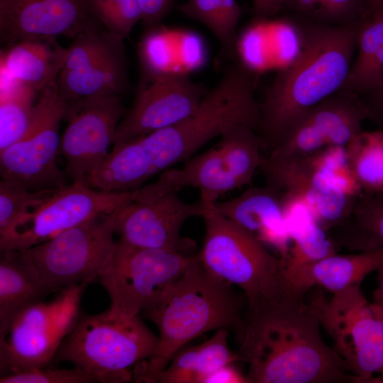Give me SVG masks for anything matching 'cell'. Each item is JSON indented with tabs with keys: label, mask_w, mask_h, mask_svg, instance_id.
I'll return each instance as SVG.
<instances>
[{
	"label": "cell",
	"mask_w": 383,
	"mask_h": 383,
	"mask_svg": "<svg viewBox=\"0 0 383 383\" xmlns=\"http://www.w3.org/2000/svg\"><path fill=\"white\" fill-rule=\"evenodd\" d=\"M320 322L296 292L247 311L238 353L248 383L356 382L346 362L323 341Z\"/></svg>",
	"instance_id": "obj_1"
},
{
	"label": "cell",
	"mask_w": 383,
	"mask_h": 383,
	"mask_svg": "<svg viewBox=\"0 0 383 383\" xmlns=\"http://www.w3.org/2000/svg\"><path fill=\"white\" fill-rule=\"evenodd\" d=\"M358 21L301 28L298 54L260 103L258 133L265 146L272 148L310 109L339 91L353 61Z\"/></svg>",
	"instance_id": "obj_2"
},
{
	"label": "cell",
	"mask_w": 383,
	"mask_h": 383,
	"mask_svg": "<svg viewBox=\"0 0 383 383\" xmlns=\"http://www.w3.org/2000/svg\"><path fill=\"white\" fill-rule=\"evenodd\" d=\"M245 306V295L208 270L194 253L182 274L142 314L157 327L158 342L154 355L133 367V380L165 369L178 350L206 332L233 330L240 342Z\"/></svg>",
	"instance_id": "obj_3"
},
{
	"label": "cell",
	"mask_w": 383,
	"mask_h": 383,
	"mask_svg": "<svg viewBox=\"0 0 383 383\" xmlns=\"http://www.w3.org/2000/svg\"><path fill=\"white\" fill-rule=\"evenodd\" d=\"M255 88L254 72L243 65H234L207 91L190 115L142 136L157 173L185 162L209 141L229 131L250 128L258 132L260 107Z\"/></svg>",
	"instance_id": "obj_4"
},
{
	"label": "cell",
	"mask_w": 383,
	"mask_h": 383,
	"mask_svg": "<svg viewBox=\"0 0 383 383\" xmlns=\"http://www.w3.org/2000/svg\"><path fill=\"white\" fill-rule=\"evenodd\" d=\"M205 226L199 257L211 273L237 286L247 299V311L277 302L293 292L282 258L272 254L248 231L205 204Z\"/></svg>",
	"instance_id": "obj_5"
},
{
	"label": "cell",
	"mask_w": 383,
	"mask_h": 383,
	"mask_svg": "<svg viewBox=\"0 0 383 383\" xmlns=\"http://www.w3.org/2000/svg\"><path fill=\"white\" fill-rule=\"evenodd\" d=\"M157 342L140 316L80 313L52 363L70 362L101 383L128 382L133 380L131 369L154 355Z\"/></svg>",
	"instance_id": "obj_6"
},
{
	"label": "cell",
	"mask_w": 383,
	"mask_h": 383,
	"mask_svg": "<svg viewBox=\"0 0 383 383\" xmlns=\"http://www.w3.org/2000/svg\"><path fill=\"white\" fill-rule=\"evenodd\" d=\"M259 169L268 184L284 196L304 202L326 231L340 224L361 192L343 146H328L290 160H273L262 155Z\"/></svg>",
	"instance_id": "obj_7"
},
{
	"label": "cell",
	"mask_w": 383,
	"mask_h": 383,
	"mask_svg": "<svg viewBox=\"0 0 383 383\" xmlns=\"http://www.w3.org/2000/svg\"><path fill=\"white\" fill-rule=\"evenodd\" d=\"M307 303L357 382H377L374 374L383 382V323L360 285L333 293L329 299L316 290Z\"/></svg>",
	"instance_id": "obj_8"
},
{
	"label": "cell",
	"mask_w": 383,
	"mask_h": 383,
	"mask_svg": "<svg viewBox=\"0 0 383 383\" xmlns=\"http://www.w3.org/2000/svg\"><path fill=\"white\" fill-rule=\"evenodd\" d=\"M194 253L128 246L117 241L98 277L110 298L109 313L140 316L184 272Z\"/></svg>",
	"instance_id": "obj_9"
},
{
	"label": "cell",
	"mask_w": 383,
	"mask_h": 383,
	"mask_svg": "<svg viewBox=\"0 0 383 383\" xmlns=\"http://www.w3.org/2000/svg\"><path fill=\"white\" fill-rule=\"evenodd\" d=\"M66 111L67 101L56 79L38 92L32 122L23 138L0 152L1 179L31 192L68 186L65 172L57 165L59 130Z\"/></svg>",
	"instance_id": "obj_10"
},
{
	"label": "cell",
	"mask_w": 383,
	"mask_h": 383,
	"mask_svg": "<svg viewBox=\"0 0 383 383\" xmlns=\"http://www.w3.org/2000/svg\"><path fill=\"white\" fill-rule=\"evenodd\" d=\"M116 212L94 216L27 249L41 279L60 292L98 279L117 244Z\"/></svg>",
	"instance_id": "obj_11"
},
{
	"label": "cell",
	"mask_w": 383,
	"mask_h": 383,
	"mask_svg": "<svg viewBox=\"0 0 383 383\" xmlns=\"http://www.w3.org/2000/svg\"><path fill=\"white\" fill-rule=\"evenodd\" d=\"M88 284L65 288L52 301L33 304L13 319L6 336L0 339L1 375L52 363L79 317L81 298Z\"/></svg>",
	"instance_id": "obj_12"
},
{
	"label": "cell",
	"mask_w": 383,
	"mask_h": 383,
	"mask_svg": "<svg viewBox=\"0 0 383 383\" xmlns=\"http://www.w3.org/2000/svg\"><path fill=\"white\" fill-rule=\"evenodd\" d=\"M127 110L121 96H89L67 101V126L59 154L66 160L72 183L87 185L109 154L117 126Z\"/></svg>",
	"instance_id": "obj_13"
},
{
	"label": "cell",
	"mask_w": 383,
	"mask_h": 383,
	"mask_svg": "<svg viewBox=\"0 0 383 383\" xmlns=\"http://www.w3.org/2000/svg\"><path fill=\"white\" fill-rule=\"evenodd\" d=\"M133 199V192H109L72 183L29 213L0 251L27 250L94 216L113 213Z\"/></svg>",
	"instance_id": "obj_14"
},
{
	"label": "cell",
	"mask_w": 383,
	"mask_h": 383,
	"mask_svg": "<svg viewBox=\"0 0 383 383\" xmlns=\"http://www.w3.org/2000/svg\"><path fill=\"white\" fill-rule=\"evenodd\" d=\"M206 92L189 75L142 72L133 104L117 126L113 145L179 122L196 109Z\"/></svg>",
	"instance_id": "obj_15"
},
{
	"label": "cell",
	"mask_w": 383,
	"mask_h": 383,
	"mask_svg": "<svg viewBox=\"0 0 383 383\" xmlns=\"http://www.w3.org/2000/svg\"><path fill=\"white\" fill-rule=\"evenodd\" d=\"M205 204L188 203L177 192L148 201H131L116 212L114 231L118 242L135 248H158L193 253L194 243L181 236L184 223L201 217Z\"/></svg>",
	"instance_id": "obj_16"
},
{
	"label": "cell",
	"mask_w": 383,
	"mask_h": 383,
	"mask_svg": "<svg viewBox=\"0 0 383 383\" xmlns=\"http://www.w3.org/2000/svg\"><path fill=\"white\" fill-rule=\"evenodd\" d=\"M99 23L89 0H0V38L5 46L41 36L74 38Z\"/></svg>",
	"instance_id": "obj_17"
},
{
	"label": "cell",
	"mask_w": 383,
	"mask_h": 383,
	"mask_svg": "<svg viewBox=\"0 0 383 383\" xmlns=\"http://www.w3.org/2000/svg\"><path fill=\"white\" fill-rule=\"evenodd\" d=\"M216 209L264 245L276 248L284 260L292 241L284 212L283 194L276 187H253L230 200L216 202Z\"/></svg>",
	"instance_id": "obj_18"
},
{
	"label": "cell",
	"mask_w": 383,
	"mask_h": 383,
	"mask_svg": "<svg viewBox=\"0 0 383 383\" xmlns=\"http://www.w3.org/2000/svg\"><path fill=\"white\" fill-rule=\"evenodd\" d=\"M185 162L182 167L169 168L161 172L155 182L135 190L133 201H148L186 187H194L199 191L201 202L212 204L220 196L239 188L217 145Z\"/></svg>",
	"instance_id": "obj_19"
},
{
	"label": "cell",
	"mask_w": 383,
	"mask_h": 383,
	"mask_svg": "<svg viewBox=\"0 0 383 383\" xmlns=\"http://www.w3.org/2000/svg\"><path fill=\"white\" fill-rule=\"evenodd\" d=\"M138 55L143 72L189 75L204 64L206 51L196 33L159 25L146 29Z\"/></svg>",
	"instance_id": "obj_20"
},
{
	"label": "cell",
	"mask_w": 383,
	"mask_h": 383,
	"mask_svg": "<svg viewBox=\"0 0 383 383\" xmlns=\"http://www.w3.org/2000/svg\"><path fill=\"white\" fill-rule=\"evenodd\" d=\"M67 57L57 37L24 39L1 50V76L40 92L57 79Z\"/></svg>",
	"instance_id": "obj_21"
},
{
	"label": "cell",
	"mask_w": 383,
	"mask_h": 383,
	"mask_svg": "<svg viewBox=\"0 0 383 383\" xmlns=\"http://www.w3.org/2000/svg\"><path fill=\"white\" fill-rule=\"evenodd\" d=\"M383 265V248L351 255L333 254L316 262L286 269L294 292L305 296L315 286L333 294L355 285Z\"/></svg>",
	"instance_id": "obj_22"
},
{
	"label": "cell",
	"mask_w": 383,
	"mask_h": 383,
	"mask_svg": "<svg viewBox=\"0 0 383 383\" xmlns=\"http://www.w3.org/2000/svg\"><path fill=\"white\" fill-rule=\"evenodd\" d=\"M0 256V339L23 310L55 291L39 276L28 250H7Z\"/></svg>",
	"instance_id": "obj_23"
},
{
	"label": "cell",
	"mask_w": 383,
	"mask_h": 383,
	"mask_svg": "<svg viewBox=\"0 0 383 383\" xmlns=\"http://www.w3.org/2000/svg\"><path fill=\"white\" fill-rule=\"evenodd\" d=\"M157 174L152 154L140 136L113 144L87 185L109 192H133Z\"/></svg>",
	"instance_id": "obj_24"
},
{
	"label": "cell",
	"mask_w": 383,
	"mask_h": 383,
	"mask_svg": "<svg viewBox=\"0 0 383 383\" xmlns=\"http://www.w3.org/2000/svg\"><path fill=\"white\" fill-rule=\"evenodd\" d=\"M65 101L89 96H121L128 88V70L123 43L87 67L62 71L57 77Z\"/></svg>",
	"instance_id": "obj_25"
},
{
	"label": "cell",
	"mask_w": 383,
	"mask_h": 383,
	"mask_svg": "<svg viewBox=\"0 0 383 383\" xmlns=\"http://www.w3.org/2000/svg\"><path fill=\"white\" fill-rule=\"evenodd\" d=\"M357 56L338 91L357 96L374 90L383 79V6L358 21Z\"/></svg>",
	"instance_id": "obj_26"
},
{
	"label": "cell",
	"mask_w": 383,
	"mask_h": 383,
	"mask_svg": "<svg viewBox=\"0 0 383 383\" xmlns=\"http://www.w3.org/2000/svg\"><path fill=\"white\" fill-rule=\"evenodd\" d=\"M284 217L293 245L283 260L286 269L300 267L335 254V244L301 201L283 196Z\"/></svg>",
	"instance_id": "obj_27"
},
{
	"label": "cell",
	"mask_w": 383,
	"mask_h": 383,
	"mask_svg": "<svg viewBox=\"0 0 383 383\" xmlns=\"http://www.w3.org/2000/svg\"><path fill=\"white\" fill-rule=\"evenodd\" d=\"M331 231L335 245L352 252L383 248V192H362L345 219Z\"/></svg>",
	"instance_id": "obj_28"
},
{
	"label": "cell",
	"mask_w": 383,
	"mask_h": 383,
	"mask_svg": "<svg viewBox=\"0 0 383 383\" xmlns=\"http://www.w3.org/2000/svg\"><path fill=\"white\" fill-rule=\"evenodd\" d=\"M305 116L328 146L345 147L360 132L367 113L360 98L338 91L310 109Z\"/></svg>",
	"instance_id": "obj_29"
},
{
	"label": "cell",
	"mask_w": 383,
	"mask_h": 383,
	"mask_svg": "<svg viewBox=\"0 0 383 383\" xmlns=\"http://www.w3.org/2000/svg\"><path fill=\"white\" fill-rule=\"evenodd\" d=\"M38 92L1 76L0 152L21 140L33 118Z\"/></svg>",
	"instance_id": "obj_30"
},
{
	"label": "cell",
	"mask_w": 383,
	"mask_h": 383,
	"mask_svg": "<svg viewBox=\"0 0 383 383\" xmlns=\"http://www.w3.org/2000/svg\"><path fill=\"white\" fill-rule=\"evenodd\" d=\"M179 11L206 26L222 48L232 55L236 51V29L243 9L236 0H187Z\"/></svg>",
	"instance_id": "obj_31"
},
{
	"label": "cell",
	"mask_w": 383,
	"mask_h": 383,
	"mask_svg": "<svg viewBox=\"0 0 383 383\" xmlns=\"http://www.w3.org/2000/svg\"><path fill=\"white\" fill-rule=\"evenodd\" d=\"M345 148L350 171L361 190L383 192V129L362 131Z\"/></svg>",
	"instance_id": "obj_32"
},
{
	"label": "cell",
	"mask_w": 383,
	"mask_h": 383,
	"mask_svg": "<svg viewBox=\"0 0 383 383\" xmlns=\"http://www.w3.org/2000/svg\"><path fill=\"white\" fill-rule=\"evenodd\" d=\"M217 146L239 188L249 184L260 167L265 147L258 132L250 128L235 129L221 136Z\"/></svg>",
	"instance_id": "obj_33"
},
{
	"label": "cell",
	"mask_w": 383,
	"mask_h": 383,
	"mask_svg": "<svg viewBox=\"0 0 383 383\" xmlns=\"http://www.w3.org/2000/svg\"><path fill=\"white\" fill-rule=\"evenodd\" d=\"M57 190L31 192L21 185L1 179L0 247L10 240L18 225Z\"/></svg>",
	"instance_id": "obj_34"
},
{
	"label": "cell",
	"mask_w": 383,
	"mask_h": 383,
	"mask_svg": "<svg viewBox=\"0 0 383 383\" xmlns=\"http://www.w3.org/2000/svg\"><path fill=\"white\" fill-rule=\"evenodd\" d=\"M72 39L62 71L87 67L123 43V38L99 28L82 32Z\"/></svg>",
	"instance_id": "obj_35"
},
{
	"label": "cell",
	"mask_w": 383,
	"mask_h": 383,
	"mask_svg": "<svg viewBox=\"0 0 383 383\" xmlns=\"http://www.w3.org/2000/svg\"><path fill=\"white\" fill-rule=\"evenodd\" d=\"M93 12L106 30L123 39L142 21L138 0H89Z\"/></svg>",
	"instance_id": "obj_36"
},
{
	"label": "cell",
	"mask_w": 383,
	"mask_h": 383,
	"mask_svg": "<svg viewBox=\"0 0 383 383\" xmlns=\"http://www.w3.org/2000/svg\"><path fill=\"white\" fill-rule=\"evenodd\" d=\"M228 329H219L206 342L199 344L197 367V383L206 379L219 368L243 362L238 352L232 350L228 343Z\"/></svg>",
	"instance_id": "obj_37"
},
{
	"label": "cell",
	"mask_w": 383,
	"mask_h": 383,
	"mask_svg": "<svg viewBox=\"0 0 383 383\" xmlns=\"http://www.w3.org/2000/svg\"><path fill=\"white\" fill-rule=\"evenodd\" d=\"M99 377L80 368H32L0 376V383H96Z\"/></svg>",
	"instance_id": "obj_38"
},
{
	"label": "cell",
	"mask_w": 383,
	"mask_h": 383,
	"mask_svg": "<svg viewBox=\"0 0 383 383\" xmlns=\"http://www.w3.org/2000/svg\"><path fill=\"white\" fill-rule=\"evenodd\" d=\"M313 13L344 23L359 20L366 13L365 0H311Z\"/></svg>",
	"instance_id": "obj_39"
},
{
	"label": "cell",
	"mask_w": 383,
	"mask_h": 383,
	"mask_svg": "<svg viewBox=\"0 0 383 383\" xmlns=\"http://www.w3.org/2000/svg\"><path fill=\"white\" fill-rule=\"evenodd\" d=\"M174 0H138L146 29L160 25L162 20L171 10Z\"/></svg>",
	"instance_id": "obj_40"
},
{
	"label": "cell",
	"mask_w": 383,
	"mask_h": 383,
	"mask_svg": "<svg viewBox=\"0 0 383 383\" xmlns=\"http://www.w3.org/2000/svg\"><path fill=\"white\" fill-rule=\"evenodd\" d=\"M359 97L366 109L367 119L373 121L383 129V79L374 90Z\"/></svg>",
	"instance_id": "obj_41"
},
{
	"label": "cell",
	"mask_w": 383,
	"mask_h": 383,
	"mask_svg": "<svg viewBox=\"0 0 383 383\" xmlns=\"http://www.w3.org/2000/svg\"><path fill=\"white\" fill-rule=\"evenodd\" d=\"M234 365L231 364L219 368L211 374L204 383H248L245 375Z\"/></svg>",
	"instance_id": "obj_42"
},
{
	"label": "cell",
	"mask_w": 383,
	"mask_h": 383,
	"mask_svg": "<svg viewBox=\"0 0 383 383\" xmlns=\"http://www.w3.org/2000/svg\"><path fill=\"white\" fill-rule=\"evenodd\" d=\"M284 0H252V10L259 19H266L276 14L283 7Z\"/></svg>",
	"instance_id": "obj_43"
},
{
	"label": "cell",
	"mask_w": 383,
	"mask_h": 383,
	"mask_svg": "<svg viewBox=\"0 0 383 383\" xmlns=\"http://www.w3.org/2000/svg\"><path fill=\"white\" fill-rule=\"evenodd\" d=\"M374 301L383 303V279H378V287L374 292Z\"/></svg>",
	"instance_id": "obj_44"
},
{
	"label": "cell",
	"mask_w": 383,
	"mask_h": 383,
	"mask_svg": "<svg viewBox=\"0 0 383 383\" xmlns=\"http://www.w3.org/2000/svg\"><path fill=\"white\" fill-rule=\"evenodd\" d=\"M366 13L383 6V0H365Z\"/></svg>",
	"instance_id": "obj_45"
},
{
	"label": "cell",
	"mask_w": 383,
	"mask_h": 383,
	"mask_svg": "<svg viewBox=\"0 0 383 383\" xmlns=\"http://www.w3.org/2000/svg\"><path fill=\"white\" fill-rule=\"evenodd\" d=\"M371 306L377 317L383 323V303L374 301Z\"/></svg>",
	"instance_id": "obj_46"
},
{
	"label": "cell",
	"mask_w": 383,
	"mask_h": 383,
	"mask_svg": "<svg viewBox=\"0 0 383 383\" xmlns=\"http://www.w3.org/2000/svg\"><path fill=\"white\" fill-rule=\"evenodd\" d=\"M283 2H284V1H283Z\"/></svg>",
	"instance_id": "obj_47"
}]
</instances>
